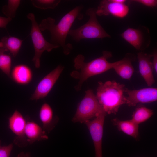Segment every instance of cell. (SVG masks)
Wrapping results in <instances>:
<instances>
[{"instance_id":"6da1fadb","label":"cell","mask_w":157,"mask_h":157,"mask_svg":"<svg viewBox=\"0 0 157 157\" xmlns=\"http://www.w3.org/2000/svg\"><path fill=\"white\" fill-rule=\"evenodd\" d=\"M83 8L82 5L76 6L65 15L57 24H55L54 19L49 17L42 20L39 25L41 31H49L51 43L60 47L65 55L69 54L73 49L72 44L66 43L67 36L75 20L83 18L81 11Z\"/></svg>"},{"instance_id":"7a4b0ae2","label":"cell","mask_w":157,"mask_h":157,"mask_svg":"<svg viewBox=\"0 0 157 157\" xmlns=\"http://www.w3.org/2000/svg\"><path fill=\"white\" fill-rule=\"evenodd\" d=\"M112 56L111 52L103 51L102 55L88 62L85 61V57L78 54L74 58V66L75 70L70 74L72 78L78 80L74 88L76 91L81 90L83 84L88 78L91 76L104 73L112 68L116 62L110 63L108 59Z\"/></svg>"},{"instance_id":"3957f363","label":"cell","mask_w":157,"mask_h":157,"mask_svg":"<svg viewBox=\"0 0 157 157\" xmlns=\"http://www.w3.org/2000/svg\"><path fill=\"white\" fill-rule=\"evenodd\" d=\"M125 85L114 81L99 82L96 97L104 111L116 114L122 104H126Z\"/></svg>"},{"instance_id":"277c9868","label":"cell","mask_w":157,"mask_h":157,"mask_svg":"<svg viewBox=\"0 0 157 157\" xmlns=\"http://www.w3.org/2000/svg\"><path fill=\"white\" fill-rule=\"evenodd\" d=\"M96 10L94 8H88L86 12L89 17L88 21L78 28L70 30L68 35L73 40L78 42L83 39H102L111 37L98 22Z\"/></svg>"},{"instance_id":"5b68a950","label":"cell","mask_w":157,"mask_h":157,"mask_svg":"<svg viewBox=\"0 0 157 157\" xmlns=\"http://www.w3.org/2000/svg\"><path fill=\"white\" fill-rule=\"evenodd\" d=\"M103 110L93 91L88 89L78 104L72 121L74 123H85L96 117Z\"/></svg>"},{"instance_id":"8992f818","label":"cell","mask_w":157,"mask_h":157,"mask_svg":"<svg viewBox=\"0 0 157 157\" xmlns=\"http://www.w3.org/2000/svg\"><path fill=\"white\" fill-rule=\"evenodd\" d=\"M27 17L31 21V27L30 35L31 37L35 50V55L32 59L35 67L38 68L40 66V58L45 51L50 52L53 49L58 48L56 44L47 41L44 37L35 18L34 15L30 13Z\"/></svg>"},{"instance_id":"52a82bcc","label":"cell","mask_w":157,"mask_h":157,"mask_svg":"<svg viewBox=\"0 0 157 157\" xmlns=\"http://www.w3.org/2000/svg\"><path fill=\"white\" fill-rule=\"evenodd\" d=\"M120 35L138 51L145 50L151 43L149 29L143 26H140L137 28H129Z\"/></svg>"},{"instance_id":"ba28073f","label":"cell","mask_w":157,"mask_h":157,"mask_svg":"<svg viewBox=\"0 0 157 157\" xmlns=\"http://www.w3.org/2000/svg\"><path fill=\"white\" fill-rule=\"evenodd\" d=\"M106 113L103 110L93 120L85 123L90 131L94 143L95 157H103L102 140Z\"/></svg>"},{"instance_id":"9c48e42d","label":"cell","mask_w":157,"mask_h":157,"mask_svg":"<svg viewBox=\"0 0 157 157\" xmlns=\"http://www.w3.org/2000/svg\"><path fill=\"white\" fill-rule=\"evenodd\" d=\"M64 69L59 65L45 76L39 82L30 98L31 100H38L44 98L48 95L58 79Z\"/></svg>"},{"instance_id":"30bf717a","label":"cell","mask_w":157,"mask_h":157,"mask_svg":"<svg viewBox=\"0 0 157 157\" xmlns=\"http://www.w3.org/2000/svg\"><path fill=\"white\" fill-rule=\"evenodd\" d=\"M125 0H103L100 1L96 13L99 16L111 15L119 18L126 17L129 12L128 6L125 4Z\"/></svg>"},{"instance_id":"8fae6325","label":"cell","mask_w":157,"mask_h":157,"mask_svg":"<svg viewBox=\"0 0 157 157\" xmlns=\"http://www.w3.org/2000/svg\"><path fill=\"white\" fill-rule=\"evenodd\" d=\"M125 92L126 104L130 106H135L139 103H149L157 99V88L150 87L138 90H130L126 88Z\"/></svg>"},{"instance_id":"7c38bea8","label":"cell","mask_w":157,"mask_h":157,"mask_svg":"<svg viewBox=\"0 0 157 157\" xmlns=\"http://www.w3.org/2000/svg\"><path fill=\"white\" fill-rule=\"evenodd\" d=\"M26 123L22 114L17 110L9 118V128L16 135L13 143L20 147H25L28 144L25 133Z\"/></svg>"},{"instance_id":"4fadbf2b","label":"cell","mask_w":157,"mask_h":157,"mask_svg":"<svg viewBox=\"0 0 157 157\" xmlns=\"http://www.w3.org/2000/svg\"><path fill=\"white\" fill-rule=\"evenodd\" d=\"M152 54L143 52L137 53L139 72L148 86H151L155 82L153 74L154 69L151 61Z\"/></svg>"},{"instance_id":"5bb4252c","label":"cell","mask_w":157,"mask_h":157,"mask_svg":"<svg viewBox=\"0 0 157 157\" xmlns=\"http://www.w3.org/2000/svg\"><path fill=\"white\" fill-rule=\"evenodd\" d=\"M135 58L134 54L127 53L122 59L116 62L113 69L122 78L130 80L134 71L132 62L135 60Z\"/></svg>"},{"instance_id":"9a60e30c","label":"cell","mask_w":157,"mask_h":157,"mask_svg":"<svg viewBox=\"0 0 157 157\" xmlns=\"http://www.w3.org/2000/svg\"><path fill=\"white\" fill-rule=\"evenodd\" d=\"M10 77L16 83L21 85H26L31 81L32 72L27 65L19 64L14 66L11 72Z\"/></svg>"},{"instance_id":"2e32d148","label":"cell","mask_w":157,"mask_h":157,"mask_svg":"<svg viewBox=\"0 0 157 157\" xmlns=\"http://www.w3.org/2000/svg\"><path fill=\"white\" fill-rule=\"evenodd\" d=\"M40 118L43 124V129L50 132L55 126L58 120L57 116L53 117V110L50 105L47 103L42 106L39 113Z\"/></svg>"},{"instance_id":"e0dca14e","label":"cell","mask_w":157,"mask_h":157,"mask_svg":"<svg viewBox=\"0 0 157 157\" xmlns=\"http://www.w3.org/2000/svg\"><path fill=\"white\" fill-rule=\"evenodd\" d=\"M25 133L27 141L29 144H32L36 141L48 139L45 131L38 124L33 122H26Z\"/></svg>"},{"instance_id":"ac0fdd59","label":"cell","mask_w":157,"mask_h":157,"mask_svg":"<svg viewBox=\"0 0 157 157\" xmlns=\"http://www.w3.org/2000/svg\"><path fill=\"white\" fill-rule=\"evenodd\" d=\"M112 121L119 130L136 140L138 139L139 138L138 124L131 119L123 121L115 118L113 119Z\"/></svg>"},{"instance_id":"d6986e66","label":"cell","mask_w":157,"mask_h":157,"mask_svg":"<svg viewBox=\"0 0 157 157\" xmlns=\"http://www.w3.org/2000/svg\"><path fill=\"white\" fill-rule=\"evenodd\" d=\"M23 40L16 37L5 36L0 41V46L6 51H8L15 57L18 54L21 46Z\"/></svg>"},{"instance_id":"ffe728a7","label":"cell","mask_w":157,"mask_h":157,"mask_svg":"<svg viewBox=\"0 0 157 157\" xmlns=\"http://www.w3.org/2000/svg\"><path fill=\"white\" fill-rule=\"evenodd\" d=\"M152 110L144 106L137 108L134 112L131 119L139 125L150 118L153 114Z\"/></svg>"},{"instance_id":"44dd1931","label":"cell","mask_w":157,"mask_h":157,"mask_svg":"<svg viewBox=\"0 0 157 157\" xmlns=\"http://www.w3.org/2000/svg\"><path fill=\"white\" fill-rule=\"evenodd\" d=\"M5 49L0 46V69L10 77L11 59L9 55L5 53Z\"/></svg>"},{"instance_id":"7402d4cb","label":"cell","mask_w":157,"mask_h":157,"mask_svg":"<svg viewBox=\"0 0 157 157\" xmlns=\"http://www.w3.org/2000/svg\"><path fill=\"white\" fill-rule=\"evenodd\" d=\"M21 1L19 0H9L7 5L3 6L2 11L7 17L12 19L15 16L16 11Z\"/></svg>"},{"instance_id":"603a6c76","label":"cell","mask_w":157,"mask_h":157,"mask_svg":"<svg viewBox=\"0 0 157 157\" xmlns=\"http://www.w3.org/2000/svg\"><path fill=\"white\" fill-rule=\"evenodd\" d=\"M32 4L35 7L42 9H54L59 4L60 0H32Z\"/></svg>"},{"instance_id":"cb8c5ba5","label":"cell","mask_w":157,"mask_h":157,"mask_svg":"<svg viewBox=\"0 0 157 157\" xmlns=\"http://www.w3.org/2000/svg\"><path fill=\"white\" fill-rule=\"evenodd\" d=\"M0 140V157H10L13 147L12 144L7 146H2Z\"/></svg>"},{"instance_id":"d4e9b609","label":"cell","mask_w":157,"mask_h":157,"mask_svg":"<svg viewBox=\"0 0 157 157\" xmlns=\"http://www.w3.org/2000/svg\"><path fill=\"white\" fill-rule=\"evenodd\" d=\"M129 2H135L142 4L149 7H156L157 5L156 0H133L129 1Z\"/></svg>"},{"instance_id":"484cf974","label":"cell","mask_w":157,"mask_h":157,"mask_svg":"<svg viewBox=\"0 0 157 157\" xmlns=\"http://www.w3.org/2000/svg\"><path fill=\"white\" fill-rule=\"evenodd\" d=\"M11 20V19L9 18L0 16V28H6L7 24Z\"/></svg>"},{"instance_id":"4316f807","label":"cell","mask_w":157,"mask_h":157,"mask_svg":"<svg viewBox=\"0 0 157 157\" xmlns=\"http://www.w3.org/2000/svg\"><path fill=\"white\" fill-rule=\"evenodd\" d=\"M153 61L152 63L153 69L156 72H157V52L156 51H155L152 54Z\"/></svg>"},{"instance_id":"83f0119b","label":"cell","mask_w":157,"mask_h":157,"mask_svg":"<svg viewBox=\"0 0 157 157\" xmlns=\"http://www.w3.org/2000/svg\"><path fill=\"white\" fill-rule=\"evenodd\" d=\"M17 157H31V156L29 152H21L18 154Z\"/></svg>"}]
</instances>
